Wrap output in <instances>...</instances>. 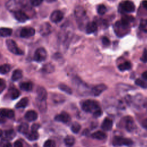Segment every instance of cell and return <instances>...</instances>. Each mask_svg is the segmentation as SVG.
Returning <instances> with one entry per match:
<instances>
[{"mask_svg":"<svg viewBox=\"0 0 147 147\" xmlns=\"http://www.w3.org/2000/svg\"><path fill=\"white\" fill-rule=\"evenodd\" d=\"M82 108L84 111L92 113V114L96 111L100 109L98 102L92 99H88L84 101L82 104Z\"/></svg>","mask_w":147,"mask_h":147,"instance_id":"6da1fadb","label":"cell"},{"mask_svg":"<svg viewBox=\"0 0 147 147\" xmlns=\"http://www.w3.org/2000/svg\"><path fill=\"white\" fill-rule=\"evenodd\" d=\"M6 44L7 49L11 53L17 55H21L24 53V52L18 47L16 42L13 40L7 39L6 41Z\"/></svg>","mask_w":147,"mask_h":147,"instance_id":"7a4b0ae2","label":"cell"},{"mask_svg":"<svg viewBox=\"0 0 147 147\" xmlns=\"http://www.w3.org/2000/svg\"><path fill=\"white\" fill-rule=\"evenodd\" d=\"M112 143L114 146H130L133 144V142L129 138H124L121 136H115L114 137Z\"/></svg>","mask_w":147,"mask_h":147,"instance_id":"3957f363","label":"cell"},{"mask_svg":"<svg viewBox=\"0 0 147 147\" xmlns=\"http://www.w3.org/2000/svg\"><path fill=\"white\" fill-rule=\"evenodd\" d=\"M14 117V113L12 110L8 109H0V123H2L6 121V118H13Z\"/></svg>","mask_w":147,"mask_h":147,"instance_id":"277c9868","label":"cell"},{"mask_svg":"<svg viewBox=\"0 0 147 147\" xmlns=\"http://www.w3.org/2000/svg\"><path fill=\"white\" fill-rule=\"evenodd\" d=\"M119 9H121V11H124L127 13H131L134 11L135 5L133 2L129 0H126L120 4Z\"/></svg>","mask_w":147,"mask_h":147,"instance_id":"5b68a950","label":"cell"},{"mask_svg":"<svg viewBox=\"0 0 147 147\" xmlns=\"http://www.w3.org/2000/svg\"><path fill=\"white\" fill-rule=\"evenodd\" d=\"M47 56L46 50L44 48H39L37 49L34 53V60L36 61L40 62L45 60Z\"/></svg>","mask_w":147,"mask_h":147,"instance_id":"8992f818","label":"cell"},{"mask_svg":"<svg viewBox=\"0 0 147 147\" xmlns=\"http://www.w3.org/2000/svg\"><path fill=\"white\" fill-rule=\"evenodd\" d=\"M107 87L106 85L104 84H99L95 86H94L91 90V94L95 96H99L100 95L103 91L106 90Z\"/></svg>","mask_w":147,"mask_h":147,"instance_id":"52a82bcc","label":"cell"},{"mask_svg":"<svg viewBox=\"0 0 147 147\" xmlns=\"http://www.w3.org/2000/svg\"><path fill=\"white\" fill-rule=\"evenodd\" d=\"M64 17V14L62 11L59 10L53 11L50 16V19L52 22L54 23H57L61 21Z\"/></svg>","mask_w":147,"mask_h":147,"instance_id":"ba28073f","label":"cell"},{"mask_svg":"<svg viewBox=\"0 0 147 147\" xmlns=\"http://www.w3.org/2000/svg\"><path fill=\"white\" fill-rule=\"evenodd\" d=\"M15 18L20 22H25L29 20L28 16L23 11L17 10L14 12Z\"/></svg>","mask_w":147,"mask_h":147,"instance_id":"9c48e42d","label":"cell"},{"mask_svg":"<svg viewBox=\"0 0 147 147\" xmlns=\"http://www.w3.org/2000/svg\"><path fill=\"white\" fill-rule=\"evenodd\" d=\"M55 120L66 123L71 121V117L67 112L63 111L55 117Z\"/></svg>","mask_w":147,"mask_h":147,"instance_id":"30bf717a","label":"cell"},{"mask_svg":"<svg viewBox=\"0 0 147 147\" xmlns=\"http://www.w3.org/2000/svg\"><path fill=\"white\" fill-rule=\"evenodd\" d=\"M35 34V29L33 28H24L20 32V36L23 38H28L33 36Z\"/></svg>","mask_w":147,"mask_h":147,"instance_id":"8fae6325","label":"cell"},{"mask_svg":"<svg viewBox=\"0 0 147 147\" xmlns=\"http://www.w3.org/2000/svg\"><path fill=\"white\" fill-rule=\"evenodd\" d=\"M37 100L38 102H45L47 97V92L42 87H39L37 90Z\"/></svg>","mask_w":147,"mask_h":147,"instance_id":"7c38bea8","label":"cell"},{"mask_svg":"<svg viewBox=\"0 0 147 147\" xmlns=\"http://www.w3.org/2000/svg\"><path fill=\"white\" fill-rule=\"evenodd\" d=\"M52 27L48 22H45L42 24L40 28V33L42 36H47L51 32Z\"/></svg>","mask_w":147,"mask_h":147,"instance_id":"4fadbf2b","label":"cell"},{"mask_svg":"<svg viewBox=\"0 0 147 147\" xmlns=\"http://www.w3.org/2000/svg\"><path fill=\"white\" fill-rule=\"evenodd\" d=\"M125 127H126V129L129 132H131L135 130L136 127V125L133 119L131 118L130 117L126 118V122H125Z\"/></svg>","mask_w":147,"mask_h":147,"instance_id":"5bb4252c","label":"cell"},{"mask_svg":"<svg viewBox=\"0 0 147 147\" xmlns=\"http://www.w3.org/2000/svg\"><path fill=\"white\" fill-rule=\"evenodd\" d=\"M113 125V121L108 118H106L102 123L101 128L105 131H109L112 129Z\"/></svg>","mask_w":147,"mask_h":147,"instance_id":"9a60e30c","label":"cell"},{"mask_svg":"<svg viewBox=\"0 0 147 147\" xmlns=\"http://www.w3.org/2000/svg\"><path fill=\"white\" fill-rule=\"evenodd\" d=\"M98 26L95 22H88L86 27V32L87 34H91L97 30Z\"/></svg>","mask_w":147,"mask_h":147,"instance_id":"2e32d148","label":"cell"},{"mask_svg":"<svg viewBox=\"0 0 147 147\" xmlns=\"http://www.w3.org/2000/svg\"><path fill=\"white\" fill-rule=\"evenodd\" d=\"M6 8L11 11H15L18 10V3L16 0H9L6 3Z\"/></svg>","mask_w":147,"mask_h":147,"instance_id":"e0dca14e","label":"cell"},{"mask_svg":"<svg viewBox=\"0 0 147 147\" xmlns=\"http://www.w3.org/2000/svg\"><path fill=\"white\" fill-rule=\"evenodd\" d=\"M37 117V113L34 110H29L26 113L25 115V118L29 121H35Z\"/></svg>","mask_w":147,"mask_h":147,"instance_id":"ac0fdd59","label":"cell"},{"mask_svg":"<svg viewBox=\"0 0 147 147\" xmlns=\"http://www.w3.org/2000/svg\"><path fill=\"white\" fill-rule=\"evenodd\" d=\"M91 137L94 139L102 140L105 139L106 138L107 136H106V133H105L103 131H96L91 134Z\"/></svg>","mask_w":147,"mask_h":147,"instance_id":"d6986e66","label":"cell"},{"mask_svg":"<svg viewBox=\"0 0 147 147\" xmlns=\"http://www.w3.org/2000/svg\"><path fill=\"white\" fill-rule=\"evenodd\" d=\"M32 84L30 82H21L20 84V87L21 90L25 91H30L32 89Z\"/></svg>","mask_w":147,"mask_h":147,"instance_id":"ffe728a7","label":"cell"},{"mask_svg":"<svg viewBox=\"0 0 147 147\" xmlns=\"http://www.w3.org/2000/svg\"><path fill=\"white\" fill-rule=\"evenodd\" d=\"M12 34V29L9 28H0V36L7 37Z\"/></svg>","mask_w":147,"mask_h":147,"instance_id":"44dd1931","label":"cell"},{"mask_svg":"<svg viewBox=\"0 0 147 147\" xmlns=\"http://www.w3.org/2000/svg\"><path fill=\"white\" fill-rule=\"evenodd\" d=\"M22 76V71L21 69H17L14 70L13 72L11 79L13 81H17L21 79Z\"/></svg>","mask_w":147,"mask_h":147,"instance_id":"7402d4cb","label":"cell"},{"mask_svg":"<svg viewBox=\"0 0 147 147\" xmlns=\"http://www.w3.org/2000/svg\"><path fill=\"white\" fill-rule=\"evenodd\" d=\"M28 103V99L26 97L22 98L16 105V107L17 109L20 108H24L25 107Z\"/></svg>","mask_w":147,"mask_h":147,"instance_id":"603a6c76","label":"cell"},{"mask_svg":"<svg viewBox=\"0 0 147 147\" xmlns=\"http://www.w3.org/2000/svg\"><path fill=\"white\" fill-rule=\"evenodd\" d=\"M64 143L67 146H72L75 142V140L74 136H67L65 137V138H64Z\"/></svg>","mask_w":147,"mask_h":147,"instance_id":"cb8c5ba5","label":"cell"},{"mask_svg":"<svg viewBox=\"0 0 147 147\" xmlns=\"http://www.w3.org/2000/svg\"><path fill=\"white\" fill-rule=\"evenodd\" d=\"M42 70L45 73L50 74V73H52L54 71L55 68H54V66L52 64L48 63V64H45V65L43 66V67L42 68Z\"/></svg>","mask_w":147,"mask_h":147,"instance_id":"d4e9b609","label":"cell"},{"mask_svg":"<svg viewBox=\"0 0 147 147\" xmlns=\"http://www.w3.org/2000/svg\"><path fill=\"white\" fill-rule=\"evenodd\" d=\"M131 65L129 61H125L123 63L120 64L118 66V68L120 71H123L126 70H129L131 68Z\"/></svg>","mask_w":147,"mask_h":147,"instance_id":"484cf974","label":"cell"},{"mask_svg":"<svg viewBox=\"0 0 147 147\" xmlns=\"http://www.w3.org/2000/svg\"><path fill=\"white\" fill-rule=\"evenodd\" d=\"M59 88L60 90H61V91L65 92V93L69 94V95H71L72 94V91L71 90V88L68 86L67 85L63 84V83H61L59 85Z\"/></svg>","mask_w":147,"mask_h":147,"instance_id":"4316f807","label":"cell"},{"mask_svg":"<svg viewBox=\"0 0 147 147\" xmlns=\"http://www.w3.org/2000/svg\"><path fill=\"white\" fill-rule=\"evenodd\" d=\"M28 129H29V126L27 123H24L21 124L18 128V130L20 133H22V134H27V133L28 132Z\"/></svg>","mask_w":147,"mask_h":147,"instance_id":"83f0119b","label":"cell"},{"mask_svg":"<svg viewBox=\"0 0 147 147\" xmlns=\"http://www.w3.org/2000/svg\"><path fill=\"white\" fill-rule=\"evenodd\" d=\"M38 137L39 134L37 131H31V132L26 136L27 138L30 141H35L38 138Z\"/></svg>","mask_w":147,"mask_h":147,"instance_id":"f1b7e54d","label":"cell"},{"mask_svg":"<svg viewBox=\"0 0 147 147\" xmlns=\"http://www.w3.org/2000/svg\"><path fill=\"white\" fill-rule=\"evenodd\" d=\"M11 67L9 64H5L0 65V74H6L8 73L10 70Z\"/></svg>","mask_w":147,"mask_h":147,"instance_id":"f546056e","label":"cell"},{"mask_svg":"<svg viewBox=\"0 0 147 147\" xmlns=\"http://www.w3.org/2000/svg\"><path fill=\"white\" fill-rule=\"evenodd\" d=\"M10 97L12 99H17L20 95L19 91L15 88H11L10 90Z\"/></svg>","mask_w":147,"mask_h":147,"instance_id":"4dcf8cb0","label":"cell"},{"mask_svg":"<svg viewBox=\"0 0 147 147\" xmlns=\"http://www.w3.org/2000/svg\"><path fill=\"white\" fill-rule=\"evenodd\" d=\"M71 130L74 133H78L81 129L80 125L78 122H74L71 126Z\"/></svg>","mask_w":147,"mask_h":147,"instance_id":"1f68e13d","label":"cell"},{"mask_svg":"<svg viewBox=\"0 0 147 147\" xmlns=\"http://www.w3.org/2000/svg\"><path fill=\"white\" fill-rule=\"evenodd\" d=\"M135 84L143 88H147V82L140 79H137L135 81Z\"/></svg>","mask_w":147,"mask_h":147,"instance_id":"d6a6232c","label":"cell"},{"mask_svg":"<svg viewBox=\"0 0 147 147\" xmlns=\"http://www.w3.org/2000/svg\"><path fill=\"white\" fill-rule=\"evenodd\" d=\"M106 11H107V9L106 6L103 4L99 5L97 7L98 13L100 15H103L104 14H105Z\"/></svg>","mask_w":147,"mask_h":147,"instance_id":"836d02e7","label":"cell"},{"mask_svg":"<svg viewBox=\"0 0 147 147\" xmlns=\"http://www.w3.org/2000/svg\"><path fill=\"white\" fill-rule=\"evenodd\" d=\"M5 137L6 138L12 139L15 136V133L13 131V130L10 129V130H6L5 132Z\"/></svg>","mask_w":147,"mask_h":147,"instance_id":"e575fe53","label":"cell"},{"mask_svg":"<svg viewBox=\"0 0 147 147\" xmlns=\"http://www.w3.org/2000/svg\"><path fill=\"white\" fill-rule=\"evenodd\" d=\"M55 145L56 144L55 141L52 140H48L45 142L44 144V146L45 147H54Z\"/></svg>","mask_w":147,"mask_h":147,"instance_id":"d590c367","label":"cell"},{"mask_svg":"<svg viewBox=\"0 0 147 147\" xmlns=\"http://www.w3.org/2000/svg\"><path fill=\"white\" fill-rule=\"evenodd\" d=\"M140 60L144 62V63H146L147 62V49H145L142 56L140 58Z\"/></svg>","mask_w":147,"mask_h":147,"instance_id":"8d00e7d4","label":"cell"},{"mask_svg":"<svg viewBox=\"0 0 147 147\" xmlns=\"http://www.w3.org/2000/svg\"><path fill=\"white\" fill-rule=\"evenodd\" d=\"M140 28L145 32H147V24L145 21H142L140 24Z\"/></svg>","mask_w":147,"mask_h":147,"instance_id":"74e56055","label":"cell"},{"mask_svg":"<svg viewBox=\"0 0 147 147\" xmlns=\"http://www.w3.org/2000/svg\"><path fill=\"white\" fill-rule=\"evenodd\" d=\"M43 0H30L31 4L34 6H39L42 2Z\"/></svg>","mask_w":147,"mask_h":147,"instance_id":"f35d334b","label":"cell"},{"mask_svg":"<svg viewBox=\"0 0 147 147\" xmlns=\"http://www.w3.org/2000/svg\"><path fill=\"white\" fill-rule=\"evenodd\" d=\"M5 88V82L3 79L0 78V93L2 92V91Z\"/></svg>","mask_w":147,"mask_h":147,"instance_id":"ab89813d","label":"cell"},{"mask_svg":"<svg viewBox=\"0 0 147 147\" xmlns=\"http://www.w3.org/2000/svg\"><path fill=\"white\" fill-rule=\"evenodd\" d=\"M102 43L104 45H106V46H108L110 45V41L109 40V39L106 37H103L102 39Z\"/></svg>","mask_w":147,"mask_h":147,"instance_id":"60d3db41","label":"cell"},{"mask_svg":"<svg viewBox=\"0 0 147 147\" xmlns=\"http://www.w3.org/2000/svg\"><path fill=\"white\" fill-rule=\"evenodd\" d=\"M40 125L38 123H34L32 127H31V131H37L38 129L40 128Z\"/></svg>","mask_w":147,"mask_h":147,"instance_id":"b9f144b4","label":"cell"},{"mask_svg":"<svg viewBox=\"0 0 147 147\" xmlns=\"http://www.w3.org/2000/svg\"><path fill=\"white\" fill-rule=\"evenodd\" d=\"M102 114V111L101 109H99V110L96 111L95 112H94V113H93V115H94V117L98 118V117L101 116Z\"/></svg>","mask_w":147,"mask_h":147,"instance_id":"7bdbcfd3","label":"cell"},{"mask_svg":"<svg viewBox=\"0 0 147 147\" xmlns=\"http://www.w3.org/2000/svg\"><path fill=\"white\" fill-rule=\"evenodd\" d=\"M14 146H15V147H22V144L20 141H15V142L14 144Z\"/></svg>","mask_w":147,"mask_h":147,"instance_id":"ee69618b","label":"cell"},{"mask_svg":"<svg viewBox=\"0 0 147 147\" xmlns=\"http://www.w3.org/2000/svg\"><path fill=\"white\" fill-rule=\"evenodd\" d=\"M142 126L143 127L145 128V129H147V118H146L145 119H144L142 122V123H141Z\"/></svg>","mask_w":147,"mask_h":147,"instance_id":"f6af8a7d","label":"cell"},{"mask_svg":"<svg viewBox=\"0 0 147 147\" xmlns=\"http://www.w3.org/2000/svg\"><path fill=\"white\" fill-rule=\"evenodd\" d=\"M142 76L144 79L147 80V71L143 72V74H142Z\"/></svg>","mask_w":147,"mask_h":147,"instance_id":"bcb514c9","label":"cell"},{"mask_svg":"<svg viewBox=\"0 0 147 147\" xmlns=\"http://www.w3.org/2000/svg\"><path fill=\"white\" fill-rule=\"evenodd\" d=\"M142 5L145 8L147 9V0H144L142 1Z\"/></svg>","mask_w":147,"mask_h":147,"instance_id":"7dc6e473","label":"cell"},{"mask_svg":"<svg viewBox=\"0 0 147 147\" xmlns=\"http://www.w3.org/2000/svg\"><path fill=\"white\" fill-rule=\"evenodd\" d=\"M48 3H52V2H54L55 1H56L57 0H45Z\"/></svg>","mask_w":147,"mask_h":147,"instance_id":"c3c4849f","label":"cell"},{"mask_svg":"<svg viewBox=\"0 0 147 147\" xmlns=\"http://www.w3.org/2000/svg\"><path fill=\"white\" fill-rule=\"evenodd\" d=\"M3 134V131L0 129V137H1Z\"/></svg>","mask_w":147,"mask_h":147,"instance_id":"681fc988","label":"cell"},{"mask_svg":"<svg viewBox=\"0 0 147 147\" xmlns=\"http://www.w3.org/2000/svg\"><path fill=\"white\" fill-rule=\"evenodd\" d=\"M145 22H146V24H147V19H146V20H145Z\"/></svg>","mask_w":147,"mask_h":147,"instance_id":"f907efd6","label":"cell"},{"mask_svg":"<svg viewBox=\"0 0 147 147\" xmlns=\"http://www.w3.org/2000/svg\"><path fill=\"white\" fill-rule=\"evenodd\" d=\"M145 106H146V109H147V104L145 105Z\"/></svg>","mask_w":147,"mask_h":147,"instance_id":"816d5d0a","label":"cell"}]
</instances>
